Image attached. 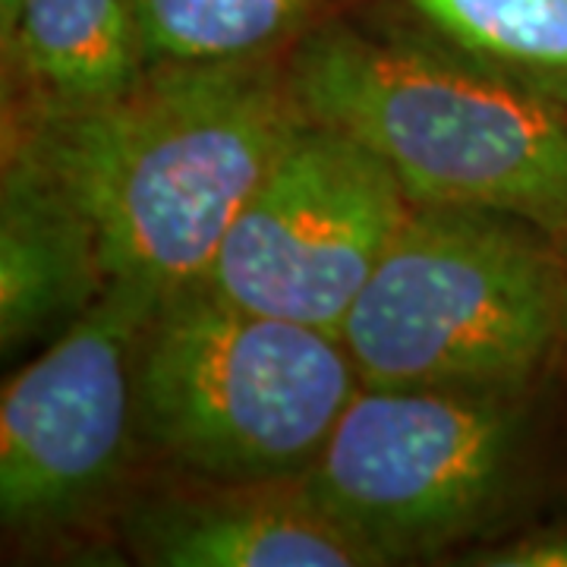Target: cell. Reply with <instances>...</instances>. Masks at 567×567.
<instances>
[{"instance_id": "obj_12", "label": "cell", "mask_w": 567, "mask_h": 567, "mask_svg": "<svg viewBox=\"0 0 567 567\" xmlns=\"http://www.w3.org/2000/svg\"><path fill=\"white\" fill-rule=\"evenodd\" d=\"M319 0H136L152 61L221 63L275 54Z\"/></svg>"}, {"instance_id": "obj_8", "label": "cell", "mask_w": 567, "mask_h": 567, "mask_svg": "<svg viewBox=\"0 0 567 567\" xmlns=\"http://www.w3.org/2000/svg\"><path fill=\"white\" fill-rule=\"evenodd\" d=\"M121 536L158 567H375L379 558L324 511L303 476L218 480L174 470L133 488Z\"/></svg>"}, {"instance_id": "obj_3", "label": "cell", "mask_w": 567, "mask_h": 567, "mask_svg": "<svg viewBox=\"0 0 567 567\" xmlns=\"http://www.w3.org/2000/svg\"><path fill=\"white\" fill-rule=\"evenodd\" d=\"M536 224L413 205L341 324L369 388H533L567 324V249Z\"/></svg>"}, {"instance_id": "obj_2", "label": "cell", "mask_w": 567, "mask_h": 567, "mask_svg": "<svg viewBox=\"0 0 567 567\" xmlns=\"http://www.w3.org/2000/svg\"><path fill=\"white\" fill-rule=\"evenodd\" d=\"M287 66L306 114L379 152L416 205L567 237V102L353 25L309 32Z\"/></svg>"}, {"instance_id": "obj_1", "label": "cell", "mask_w": 567, "mask_h": 567, "mask_svg": "<svg viewBox=\"0 0 567 567\" xmlns=\"http://www.w3.org/2000/svg\"><path fill=\"white\" fill-rule=\"evenodd\" d=\"M275 54L152 61L85 107H17L3 152L39 167L92 224L107 278L177 290L203 281L234 215L306 123Z\"/></svg>"}, {"instance_id": "obj_4", "label": "cell", "mask_w": 567, "mask_h": 567, "mask_svg": "<svg viewBox=\"0 0 567 567\" xmlns=\"http://www.w3.org/2000/svg\"><path fill=\"white\" fill-rule=\"evenodd\" d=\"M360 385L341 338L193 281L167 290L142 328L136 429L171 470L306 476Z\"/></svg>"}, {"instance_id": "obj_14", "label": "cell", "mask_w": 567, "mask_h": 567, "mask_svg": "<svg viewBox=\"0 0 567 567\" xmlns=\"http://www.w3.org/2000/svg\"><path fill=\"white\" fill-rule=\"evenodd\" d=\"M17 7H20V0H0V35L10 29V22L17 17Z\"/></svg>"}, {"instance_id": "obj_15", "label": "cell", "mask_w": 567, "mask_h": 567, "mask_svg": "<svg viewBox=\"0 0 567 567\" xmlns=\"http://www.w3.org/2000/svg\"><path fill=\"white\" fill-rule=\"evenodd\" d=\"M558 360L567 365V324H565V338H561V353H558Z\"/></svg>"}, {"instance_id": "obj_13", "label": "cell", "mask_w": 567, "mask_h": 567, "mask_svg": "<svg viewBox=\"0 0 567 567\" xmlns=\"http://www.w3.org/2000/svg\"><path fill=\"white\" fill-rule=\"evenodd\" d=\"M454 561L483 567H567V524L505 533L464 548Z\"/></svg>"}, {"instance_id": "obj_6", "label": "cell", "mask_w": 567, "mask_h": 567, "mask_svg": "<svg viewBox=\"0 0 567 567\" xmlns=\"http://www.w3.org/2000/svg\"><path fill=\"white\" fill-rule=\"evenodd\" d=\"M413 205L379 152L306 117L234 215L203 281L230 303L338 338Z\"/></svg>"}, {"instance_id": "obj_10", "label": "cell", "mask_w": 567, "mask_h": 567, "mask_svg": "<svg viewBox=\"0 0 567 567\" xmlns=\"http://www.w3.org/2000/svg\"><path fill=\"white\" fill-rule=\"evenodd\" d=\"M0 39L29 95L17 107L104 102L152 63L136 0H20Z\"/></svg>"}, {"instance_id": "obj_9", "label": "cell", "mask_w": 567, "mask_h": 567, "mask_svg": "<svg viewBox=\"0 0 567 567\" xmlns=\"http://www.w3.org/2000/svg\"><path fill=\"white\" fill-rule=\"evenodd\" d=\"M111 284L102 246L76 205L29 158L3 152L0 350L54 341Z\"/></svg>"}, {"instance_id": "obj_5", "label": "cell", "mask_w": 567, "mask_h": 567, "mask_svg": "<svg viewBox=\"0 0 567 567\" xmlns=\"http://www.w3.org/2000/svg\"><path fill=\"white\" fill-rule=\"evenodd\" d=\"M529 473L533 388L360 385L303 480L391 565L505 536Z\"/></svg>"}, {"instance_id": "obj_11", "label": "cell", "mask_w": 567, "mask_h": 567, "mask_svg": "<svg viewBox=\"0 0 567 567\" xmlns=\"http://www.w3.org/2000/svg\"><path fill=\"white\" fill-rule=\"evenodd\" d=\"M388 35L567 102V0H398Z\"/></svg>"}, {"instance_id": "obj_7", "label": "cell", "mask_w": 567, "mask_h": 567, "mask_svg": "<svg viewBox=\"0 0 567 567\" xmlns=\"http://www.w3.org/2000/svg\"><path fill=\"white\" fill-rule=\"evenodd\" d=\"M162 290L114 281L3 385L0 517L44 536L89 520L121 488L136 429V350Z\"/></svg>"}]
</instances>
